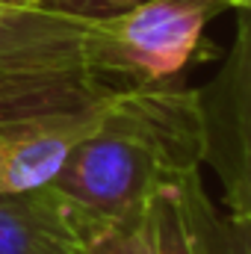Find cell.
<instances>
[{
	"label": "cell",
	"instance_id": "cell-6",
	"mask_svg": "<svg viewBox=\"0 0 251 254\" xmlns=\"http://www.w3.org/2000/svg\"><path fill=\"white\" fill-rule=\"evenodd\" d=\"M83 228L51 187L0 195V254H74Z\"/></svg>",
	"mask_w": 251,
	"mask_h": 254
},
{
	"label": "cell",
	"instance_id": "cell-2",
	"mask_svg": "<svg viewBox=\"0 0 251 254\" xmlns=\"http://www.w3.org/2000/svg\"><path fill=\"white\" fill-rule=\"evenodd\" d=\"M119 89L86 68L0 80V195L48 187Z\"/></svg>",
	"mask_w": 251,
	"mask_h": 254
},
{
	"label": "cell",
	"instance_id": "cell-13",
	"mask_svg": "<svg viewBox=\"0 0 251 254\" xmlns=\"http://www.w3.org/2000/svg\"><path fill=\"white\" fill-rule=\"evenodd\" d=\"M0 3H27V0H0ZM33 6V3H30Z\"/></svg>",
	"mask_w": 251,
	"mask_h": 254
},
{
	"label": "cell",
	"instance_id": "cell-5",
	"mask_svg": "<svg viewBox=\"0 0 251 254\" xmlns=\"http://www.w3.org/2000/svg\"><path fill=\"white\" fill-rule=\"evenodd\" d=\"M92 24L95 15L0 3V80L74 68L92 71Z\"/></svg>",
	"mask_w": 251,
	"mask_h": 254
},
{
	"label": "cell",
	"instance_id": "cell-1",
	"mask_svg": "<svg viewBox=\"0 0 251 254\" xmlns=\"http://www.w3.org/2000/svg\"><path fill=\"white\" fill-rule=\"evenodd\" d=\"M201 163V92L175 83L125 86L48 187L86 231L145 207Z\"/></svg>",
	"mask_w": 251,
	"mask_h": 254
},
{
	"label": "cell",
	"instance_id": "cell-7",
	"mask_svg": "<svg viewBox=\"0 0 251 254\" xmlns=\"http://www.w3.org/2000/svg\"><path fill=\"white\" fill-rule=\"evenodd\" d=\"M195 254H251V222L237 219L213 204L204 190L201 169L175 184Z\"/></svg>",
	"mask_w": 251,
	"mask_h": 254
},
{
	"label": "cell",
	"instance_id": "cell-8",
	"mask_svg": "<svg viewBox=\"0 0 251 254\" xmlns=\"http://www.w3.org/2000/svg\"><path fill=\"white\" fill-rule=\"evenodd\" d=\"M148 204L86 228L74 254H157Z\"/></svg>",
	"mask_w": 251,
	"mask_h": 254
},
{
	"label": "cell",
	"instance_id": "cell-3",
	"mask_svg": "<svg viewBox=\"0 0 251 254\" xmlns=\"http://www.w3.org/2000/svg\"><path fill=\"white\" fill-rule=\"evenodd\" d=\"M225 6L219 0H142L95 15L89 63L119 86L175 83L201 45L204 27Z\"/></svg>",
	"mask_w": 251,
	"mask_h": 254
},
{
	"label": "cell",
	"instance_id": "cell-12",
	"mask_svg": "<svg viewBox=\"0 0 251 254\" xmlns=\"http://www.w3.org/2000/svg\"><path fill=\"white\" fill-rule=\"evenodd\" d=\"M225 9H237V12H251V0H219Z\"/></svg>",
	"mask_w": 251,
	"mask_h": 254
},
{
	"label": "cell",
	"instance_id": "cell-11",
	"mask_svg": "<svg viewBox=\"0 0 251 254\" xmlns=\"http://www.w3.org/2000/svg\"><path fill=\"white\" fill-rule=\"evenodd\" d=\"M33 6H48V9H63V12H77L86 15V0H27Z\"/></svg>",
	"mask_w": 251,
	"mask_h": 254
},
{
	"label": "cell",
	"instance_id": "cell-9",
	"mask_svg": "<svg viewBox=\"0 0 251 254\" xmlns=\"http://www.w3.org/2000/svg\"><path fill=\"white\" fill-rule=\"evenodd\" d=\"M148 207H151V228H154L157 254H195L175 187L157 192Z\"/></svg>",
	"mask_w": 251,
	"mask_h": 254
},
{
	"label": "cell",
	"instance_id": "cell-4",
	"mask_svg": "<svg viewBox=\"0 0 251 254\" xmlns=\"http://www.w3.org/2000/svg\"><path fill=\"white\" fill-rule=\"evenodd\" d=\"M198 92L204 163L219 178L225 213L251 222V12H240L225 60Z\"/></svg>",
	"mask_w": 251,
	"mask_h": 254
},
{
	"label": "cell",
	"instance_id": "cell-10",
	"mask_svg": "<svg viewBox=\"0 0 251 254\" xmlns=\"http://www.w3.org/2000/svg\"><path fill=\"white\" fill-rule=\"evenodd\" d=\"M133 3H142V0H86V15H110V12L127 9Z\"/></svg>",
	"mask_w": 251,
	"mask_h": 254
}]
</instances>
